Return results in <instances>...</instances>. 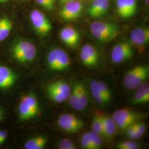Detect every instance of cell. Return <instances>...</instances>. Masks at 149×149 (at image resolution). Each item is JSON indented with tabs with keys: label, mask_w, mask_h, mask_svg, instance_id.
Listing matches in <instances>:
<instances>
[{
	"label": "cell",
	"mask_w": 149,
	"mask_h": 149,
	"mask_svg": "<svg viewBox=\"0 0 149 149\" xmlns=\"http://www.w3.org/2000/svg\"><path fill=\"white\" fill-rule=\"evenodd\" d=\"M90 31L93 37L102 43L111 41L117 37L120 29L117 24L106 22L96 21L90 25Z\"/></svg>",
	"instance_id": "1"
},
{
	"label": "cell",
	"mask_w": 149,
	"mask_h": 149,
	"mask_svg": "<svg viewBox=\"0 0 149 149\" xmlns=\"http://www.w3.org/2000/svg\"><path fill=\"white\" fill-rule=\"evenodd\" d=\"M149 76V66L148 65H139L129 70L125 74L123 84L129 90H135L146 81Z\"/></svg>",
	"instance_id": "2"
},
{
	"label": "cell",
	"mask_w": 149,
	"mask_h": 149,
	"mask_svg": "<svg viewBox=\"0 0 149 149\" xmlns=\"http://www.w3.org/2000/svg\"><path fill=\"white\" fill-rule=\"evenodd\" d=\"M13 58L19 63H27L32 61L37 55V48L31 42L19 41L12 49Z\"/></svg>",
	"instance_id": "3"
},
{
	"label": "cell",
	"mask_w": 149,
	"mask_h": 149,
	"mask_svg": "<svg viewBox=\"0 0 149 149\" xmlns=\"http://www.w3.org/2000/svg\"><path fill=\"white\" fill-rule=\"evenodd\" d=\"M47 63L50 69L55 71H63L69 68L71 61L66 52L60 48H55L49 52Z\"/></svg>",
	"instance_id": "4"
},
{
	"label": "cell",
	"mask_w": 149,
	"mask_h": 149,
	"mask_svg": "<svg viewBox=\"0 0 149 149\" xmlns=\"http://www.w3.org/2000/svg\"><path fill=\"white\" fill-rule=\"evenodd\" d=\"M69 100L70 105L74 110L81 111L85 109L88 103V97L87 88L82 82L74 83Z\"/></svg>",
	"instance_id": "5"
},
{
	"label": "cell",
	"mask_w": 149,
	"mask_h": 149,
	"mask_svg": "<svg viewBox=\"0 0 149 149\" xmlns=\"http://www.w3.org/2000/svg\"><path fill=\"white\" fill-rule=\"evenodd\" d=\"M39 111L36 97L33 94L23 96L19 104V117L21 121H26L36 117Z\"/></svg>",
	"instance_id": "6"
},
{
	"label": "cell",
	"mask_w": 149,
	"mask_h": 149,
	"mask_svg": "<svg viewBox=\"0 0 149 149\" xmlns=\"http://www.w3.org/2000/svg\"><path fill=\"white\" fill-rule=\"evenodd\" d=\"M47 91L52 101L60 103L69 100L71 88L64 80H58L48 85Z\"/></svg>",
	"instance_id": "7"
},
{
	"label": "cell",
	"mask_w": 149,
	"mask_h": 149,
	"mask_svg": "<svg viewBox=\"0 0 149 149\" xmlns=\"http://www.w3.org/2000/svg\"><path fill=\"white\" fill-rule=\"evenodd\" d=\"M112 117L117 124L118 129L125 130L129 126L137 122L140 116L129 108H124L116 110Z\"/></svg>",
	"instance_id": "8"
},
{
	"label": "cell",
	"mask_w": 149,
	"mask_h": 149,
	"mask_svg": "<svg viewBox=\"0 0 149 149\" xmlns=\"http://www.w3.org/2000/svg\"><path fill=\"white\" fill-rule=\"evenodd\" d=\"M59 127L68 133H78L84 126V122L74 114L66 113L59 117L58 120Z\"/></svg>",
	"instance_id": "9"
},
{
	"label": "cell",
	"mask_w": 149,
	"mask_h": 149,
	"mask_svg": "<svg viewBox=\"0 0 149 149\" xmlns=\"http://www.w3.org/2000/svg\"><path fill=\"white\" fill-rule=\"evenodd\" d=\"M30 19L36 31L41 36H46L52 30L51 22L41 11L33 10L30 13Z\"/></svg>",
	"instance_id": "10"
},
{
	"label": "cell",
	"mask_w": 149,
	"mask_h": 149,
	"mask_svg": "<svg viewBox=\"0 0 149 149\" xmlns=\"http://www.w3.org/2000/svg\"><path fill=\"white\" fill-rule=\"evenodd\" d=\"M133 55V50L131 44L124 41L114 46L111 53V59L114 64H121L130 59Z\"/></svg>",
	"instance_id": "11"
},
{
	"label": "cell",
	"mask_w": 149,
	"mask_h": 149,
	"mask_svg": "<svg viewBox=\"0 0 149 149\" xmlns=\"http://www.w3.org/2000/svg\"><path fill=\"white\" fill-rule=\"evenodd\" d=\"M84 10V4L79 0H71L63 5L59 11L60 17L65 21H74L80 17Z\"/></svg>",
	"instance_id": "12"
},
{
	"label": "cell",
	"mask_w": 149,
	"mask_h": 149,
	"mask_svg": "<svg viewBox=\"0 0 149 149\" xmlns=\"http://www.w3.org/2000/svg\"><path fill=\"white\" fill-rule=\"evenodd\" d=\"M82 63L87 67H93L98 62L99 54L96 48L90 44H85L80 53Z\"/></svg>",
	"instance_id": "13"
},
{
	"label": "cell",
	"mask_w": 149,
	"mask_h": 149,
	"mask_svg": "<svg viewBox=\"0 0 149 149\" xmlns=\"http://www.w3.org/2000/svg\"><path fill=\"white\" fill-rule=\"evenodd\" d=\"M59 37L67 47L71 48H76L80 41L79 33L72 26L63 28L59 33Z\"/></svg>",
	"instance_id": "14"
},
{
	"label": "cell",
	"mask_w": 149,
	"mask_h": 149,
	"mask_svg": "<svg viewBox=\"0 0 149 149\" xmlns=\"http://www.w3.org/2000/svg\"><path fill=\"white\" fill-rule=\"evenodd\" d=\"M130 41L135 47L144 48L149 43V28L138 27L134 29L130 33Z\"/></svg>",
	"instance_id": "15"
},
{
	"label": "cell",
	"mask_w": 149,
	"mask_h": 149,
	"mask_svg": "<svg viewBox=\"0 0 149 149\" xmlns=\"http://www.w3.org/2000/svg\"><path fill=\"white\" fill-rule=\"evenodd\" d=\"M117 8L120 17L124 19L130 18L136 13L137 0H117Z\"/></svg>",
	"instance_id": "16"
},
{
	"label": "cell",
	"mask_w": 149,
	"mask_h": 149,
	"mask_svg": "<svg viewBox=\"0 0 149 149\" xmlns=\"http://www.w3.org/2000/svg\"><path fill=\"white\" fill-rule=\"evenodd\" d=\"M109 7V0H93L87 10V13L93 18L104 16Z\"/></svg>",
	"instance_id": "17"
},
{
	"label": "cell",
	"mask_w": 149,
	"mask_h": 149,
	"mask_svg": "<svg viewBox=\"0 0 149 149\" xmlns=\"http://www.w3.org/2000/svg\"><path fill=\"white\" fill-rule=\"evenodd\" d=\"M17 80L16 74L4 65H0V89H7L13 85Z\"/></svg>",
	"instance_id": "18"
},
{
	"label": "cell",
	"mask_w": 149,
	"mask_h": 149,
	"mask_svg": "<svg viewBox=\"0 0 149 149\" xmlns=\"http://www.w3.org/2000/svg\"><path fill=\"white\" fill-rule=\"evenodd\" d=\"M134 95L133 103L135 104H140L149 103V84L145 81L140 85L136 88Z\"/></svg>",
	"instance_id": "19"
},
{
	"label": "cell",
	"mask_w": 149,
	"mask_h": 149,
	"mask_svg": "<svg viewBox=\"0 0 149 149\" xmlns=\"http://www.w3.org/2000/svg\"><path fill=\"white\" fill-rule=\"evenodd\" d=\"M103 137L111 140L116 136L117 132V124L112 117L103 114Z\"/></svg>",
	"instance_id": "20"
},
{
	"label": "cell",
	"mask_w": 149,
	"mask_h": 149,
	"mask_svg": "<svg viewBox=\"0 0 149 149\" xmlns=\"http://www.w3.org/2000/svg\"><path fill=\"white\" fill-rule=\"evenodd\" d=\"M13 23L7 17L0 18V42L5 40L11 33Z\"/></svg>",
	"instance_id": "21"
},
{
	"label": "cell",
	"mask_w": 149,
	"mask_h": 149,
	"mask_svg": "<svg viewBox=\"0 0 149 149\" xmlns=\"http://www.w3.org/2000/svg\"><path fill=\"white\" fill-rule=\"evenodd\" d=\"M47 138L44 136H38L27 141L24 147L26 149H42L47 143Z\"/></svg>",
	"instance_id": "22"
},
{
	"label": "cell",
	"mask_w": 149,
	"mask_h": 149,
	"mask_svg": "<svg viewBox=\"0 0 149 149\" xmlns=\"http://www.w3.org/2000/svg\"><path fill=\"white\" fill-rule=\"evenodd\" d=\"M97 80H92L90 82V90L91 94L99 104L104 105L108 103L106 98L103 96V93L99 90L97 87Z\"/></svg>",
	"instance_id": "23"
},
{
	"label": "cell",
	"mask_w": 149,
	"mask_h": 149,
	"mask_svg": "<svg viewBox=\"0 0 149 149\" xmlns=\"http://www.w3.org/2000/svg\"><path fill=\"white\" fill-rule=\"evenodd\" d=\"M91 127L92 131L100 134L103 136V114L97 113L92 119Z\"/></svg>",
	"instance_id": "24"
},
{
	"label": "cell",
	"mask_w": 149,
	"mask_h": 149,
	"mask_svg": "<svg viewBox=\"0 0 149 149\" xmlns=\"http://www.w3.org/2000/svg\"><path fill=\"white\" fill-rule=\"evenodd\" d=\"M92 149H100L103 143L102 136L93 131L89 132Z\"/></svg>",
	"instance_id": "25"
},
{
	"label": "cell",
	"mask_w": 149,
	"mask_h": 149,
	"mask_svg": "<svg viewBox=\"0 0 149 149\" xmlns=\"http://www.w3.org/2000/svg\"><path fill=\"white\" fill-rule=\"evenodd\" d=\"M97 87L98 89L103 93V96L106 98L107 101H109L111 99V91L110 90L108 86L106 84L101 81L97 80Z\"/></svg>",
	"instance_id": "26"
},
{
	"label": "cell",
	"mask_w": 149,
	"mask_h": 149,
	"mask_svg": "<svg viewBox=\"0 0 149 149\" xmlns=\"http://www.w3.org/2000/svg\"><path fill=\"white\" fill-rule=\"evenodd\" d=\"M139 147V144L132 140L123 141L117 145V148L119 149H137Z\"/></svg>",
	"instance_id": "27"
},
{
	"label": "cell",
	"mask_w": 149,
	"mask_h": 149,
	"mask_svg": "<svg viewBox=\"0 0 149 149\" xmlns=\"http://www.w3.org/2000/svg\"><path fill=\"white\" fill-rule=\"evenodd\" d=\"M81 145L85 149H92L89 132H86L82 135L81 139Z\"/></svg>",
	"instance_id": "28"
},
{
	"label": "cell",
	"mask_w": 149,
	"mask_h": 149,
	"mask_svg": "<svg viewBox=\"0 0 149 149\" xmlns=\"http://www.w3.org/2000/svg\"><path fill=\"white\" fill-rule=\"evenodd\" d=\"M59 148L60 149H76V147L74 142L69 139H63L59 143Z\"/></svg>",
	"instance_id": "29"
},
{
	"label": "cell",
	"mask_w": 149,
	"mask_h": 149,
	"mask_svg": "<svg viewBox=\"0 0 149 149\" xmlns=\"http://www.w3.org/2000/svg\"><path fill=\"white\" fill-rule=\"evenodd\" d=\"M136 127V139L141 138L145 133L146 126L144 122L135 123Z\"/></svg>",
	"instance_id": "30"
},
{
	"label": "cell",
	"mask_w": 149,
	"mask_h": 149,
	"mask_svg": "<svg viewBox=\"0 0 149 149\" xmlns=\"http://www.w3.org/2000/svg\"><path fill=\"white\" fill-rule=\"evenodd\" d=\"M126 134L128 136L129 138L131 140H135L136 139V127L135 123L131 125L129 127L127 128L125 130Z\"/></svg>",
	"instance_id": "31"
},
{
	"label": "cell",
	"mask_w": 149,
	"mask_h": 149,
	"mask_svg": "<svg viewBox=\"0 0 149 149\" xmlns=\"http://www.w3.org/2000/svg\"><path fill=\"white\" fill-rule=\"evenodd\" d=\"M36 1L39 5L47 10H53L55 4L49 0H36Z\"/></svg>",
	"instance_id": "32"
},
{
	"label": "cell",
	"mask_w": 149,
	"mask_h": 149,
	"mask_svg": "<svg viewBox=\"0 0 149 149\" xmlns=\"http://www.w3.org/2000/svg\"><path fill=\"white\" fill-rule=\"evenodd\" d=\"M70 1H71V0H60V3H61L62 5H63L65 3H66L67 2Z\"/></svg>",
	"instance_id": "33"
},
{
	"label": "cell",
	"mask_w": 149,
	"mask_h": 149,
	"mask_svg": "<svg viewBox=\"0 0 149 149\" xmlns=\"http://www.w3.org/2000/svg\"><path fill=\"white\" fill-rule=\"evenodd\" d=\"M8 0H0V3H5L7 2Z\"/></svg>",
	"instance_id": "34"
}]
</instances>
